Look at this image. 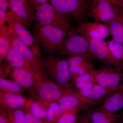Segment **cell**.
<instances>
[{"mask_svg":"<svg viewBox=\"0 0 123 123\" xmlns=\"http://www.w3.org/2000/svg\"><path fill=\"white\" fill-rule=\"evenodd\" d=\"M119 2V7L123 8V0H118Z\"/></svg>","mask_w":123,"mask_h":123,"instance_id":"f35d334b","label":"cell"},{"mask_svg":"<svg viewBox=\"0 0 123 123\" xmlns=\"http://www.w3.org/2000/svg\"><path fill=\"white\" fill-rule=\"evenodd\" d=\"M123 123V121L121 119H120L116 123Z\"/></svg>","mask_w":123,"mask_h":123,"instance_id":"ab89813d","label":"cell"},{"mask_svg":"<svg viewBox=\"0 0 123 123\" xmlns=\"http://www.w3.org/2000/svg\"><path fill=\"white\" fill-rule=\"evenodd\" d=\"M99 104L72 90L59 100L60 108L64 111L86 110Z\"/></svg>","mask_w":123,"mask_h":123,"instance_id":"ba28073f","label":"cell"},{"mask_svg":"<svg viewBox=\"0 0 123 123\" xmlns=\"http://www.w3.org/2000/svg\"><path fill=\"white\" fill-rule=\"evenodd\" d=\"M0 123H10L7 114L4 112H1L0 115Z\"/></svg>","mask_w":123,"mask_h":123,"instance_id":"d590c367","label":"cell"},{"mask_svg":"<svg viewBox=\"0 0 123 123\" xmlns=\"http://www.w3.org/2000/svg\"><path fill=\"white\" fill-rule=\"evenodd\" d=\"M36 22L42 25H50L68 31L74 29L70 16L61 12L51 4L40 6L35 11Z\"/></svg>","mask_w":123,"mask_h":123,"instance_id":"7a4b0ae2","label":"cell"},{"mask_svg":"<svg viewBox=\"0 0 123 123\" xmlns=\"http://www.w3.org/2000/svg\"><path fill=\"white\" fill-rule=\"evenodd\" d=\"M75 29L78 33L88 39H104L110 35V29L107 24L95 21L85 22Z\"/></svg>","mask_w":123,"mask_h":123,"instance_id":"7c38bea8","label":"cell"},{"mask_svg":"<svg viewBox=\"0 0 123 123\" xmlns=\"http://www.w3.org/2000/svg\"><path fill=\"white\" fill-rule=\"evenodd\" d=\"M8 15L7 12L0 9V26L4 25L8 19Z\"/></svg>","mask_w":123,"mask_h":123,"instance_id":"d6a6232c","label":"cell"},{"mask_svg":"<svg viewBox=\"0 0 123 123\" xmlns=\"http://www.w3.org/2000/svg\"><path fill=\"white\" fill-rule=\"evenodd\" d=\"M122 69L106 66L95 69L96 83L108 88H116L123 85Z\"/></svg>","mask_w":123,"mask_h":123,"instance_id":"30bf717a","label":"cell"},{"mask_svg":"<svg viewBox=\"0 0 123 123\" xmlns=\"http://www.w3.org/2000/svg\"><path fill=\"white\" fill-rule=\"evenodd\" d=\"M25 123H43V121L35 117L31 112L30 111L25 113Z\"/></svg>","mask_w":123,"mask_h":123,"instance_id":"1f68e13d","label":"cell"},{"mask_svg":"<svg viewBox=\"0 0 123 123\" xmlns=\"http://www.w3.org/2000/svg\"><path fill=\"white\" fill-rule=\"evenodd\" d=\"M64 112L60 108L59 104L52 103L49 107L47 117L43 123H56Z\"/></svg>","mask_w":123,"mask_h":123,"instance_id":"cb8c5ba5","label":"cell"},{"mask_svg":"<svg viewBox=\"0 0 123 123\" xmlns=\"http://www.w3.org/2000/svg\"><path fill=\"white\" fill-rule=\"evenodd\" d=\"M115 8L118 16L121 18L123 23V8L115 6Z\"/></svg>","mask_w":123,"mask_h":123,"instance_id":"8d00e7d4","label":"cell"},{"mask_svg":"<svg viewBox=\"0 0 123 123\" xmlns=\"http://www.w3.org/2000/svg\"><path fill=\"white\" fill-rule=\"evenodd\" d=\"M86 116L92 123H115L120 118L116 112L99 110L97 108L88 111Z\"/></svg>","mask_w":123,"mask_h":123,"instance_id":"ac0fdd59","label":"cell"},{"mask_svg":"<svg viewBox=\"0 0 123 123\" xmlns=\"http://www.w3.org/2000/svg\"><path fill=\"white\" fill-rule=\"evenodd\" d=\"M7 115L10 123H25V113L22 110L9 111Z\"/></svg>","mask_w":123,"mask_h":123,"instance_id":"83f0119b","label":"cell"},{"mask_svg":"<svg viewBox=\"0 0 123 123\" xmlns=\"http://www.w3.org/2000/svg\"><path fill=\"white\" fill-rule=\"evenodd\" d=\"M1 97L3 103L10 109H17L24 105L25 103L23 97L16 94L4 93Z\"/></svg>","mask_w":123,"mask_h":123,"instance_id":"7402d4cb","label":"cell"},{"mask_svg":"<svg viewBox=\"0 0 123 123\" xmlns=\"http://www.w3.org/2000/svg\"><path fill=\"white\" fill-rule=\"evenodd\" d=\"M89 17L94 21L108 24L118 18L115 5L107 0H98L91 2Z\"/></svg>","mask_w":123,"mask_h":123,"instance_id":"8992f818","label":"cell"},{"mask_svg":"<svg viewBox=\"0 0 123 123\" xmlns=\"http://www.w3.org/2000/svg\"><path fill=\"white\" fill-rule=\"evenodd\" d=\"M96 84L93 82L91 81L75 82L76 87L79 91H84L89 90Z\"/></svg>","mask_w":123,"mask_h":123,"instance_id":"f546056e","label":"cell"},{"mask_svg":"<svg viewBox=\"0 0 123 123\" xmlns=\"http://www.w3.org/2000/svg\"><path fill=\"white\" fill-rule=\"evenodd\" d=\"M70 90L62 89L59 86L50 81L43 82L38 89L39 97L42 99L49 101H57L68 93Z\"/></svg>","mask_w":123,"mask_h":123,"instance_id":"9a60e30c","label":"cell"},{"mask_svg":"<svg viewBox=\"0 0 123 123\" xmlns=\"http://www.w3.org/2000/svg\"><path fill=\"white\" fill-rule=\"evenodd\" d=\"M6 59L10 65L13 68L23 69L40 78L36 74L29 64L20 53L12 47H11L9 51Z\"/></svg>","mask_w":123,"mask_h":123,"instance_id":"44dd1931","label":"cell"},{"mask_svg":"<svg viewBox=\"0 0 123 123\" xmlns=\"http://www.w3.org/2000/svg\"><path fill=\"white\" fill-rule=\"evenodd\" d=\"M57 51L62 55L80 56L91 61L95 58L91 52L89 40L78 33L75 28L68 31Z\"/></svg>","mask_w":123,"mask_h":123,"instance_id":"3957f363","label":"cell"},{"mask_svg":"<svg viewBox=\"0 0 123 123\" xmlns=\"http://www.w3.org/2000/svg\"><path fill=\"white\" fill-rule=\"evenodd\" d=\"M120 119L123 121V111L121 113V115H120Z\"/></svg>","mask_w":123,"mask_h":123,"instance_id":"60d3db41","label":"cell"},{"mask_svg":"<svg viewBox=\"0 0 123 123\" xmlns=\"http://www.w3.org/2000/svg\"><path fill=\"white\" fill-rule=\"evenodd\" d=\"M83 0L88 1H94L98 0ZM107 0L111 3L112 5L116 6H119V3L118 0Z\"/></svg>","mask_w":123,"mask_h":123,"instance_id":"74e56055","label":"cell"},{"mask_svg":"<svg viewBox=\"0 0 123 123\" xmlns=\"http://www.w3.org/2000/svg\"><path fill=\"white\" fill-rule=\"evenodd\" d=\"M32 27L36 40L49 55H52L61 46L66 38L68 31L50 25H42L36 23Z\"/></svg>","mask_w":123,"mask_h":123,"instance_id":"6da1fadb","label":"cell"},{"mask_svg":"<svg viewBox=\"0 0 123 123\" xmlns=\"http://www.w3.org/2000/svg\"><path fill=\"white\" fill-rule=\"evenodd\" d=\"M40 60L43 67L54 75L58 85L68 89L71 75L66 60L49 55Z\"/></svg>","mask_w":123,"mask_h":123,"instance_id":"5b68a950","label":"cell"},{"mask_svg":"<svg viewBox=\"0 0 123 123\" xmlns=\"http://www.w3.org/2000/svg\"><path fill=\"white\" fill-rule=\"evenodd\" d=\"M0 87L4 93L16 94L22 91V87L15 81L0 78Z\"/></svg>","mask_w":123,"mask_h":123,"instance_id":"d4e9b609","label":"cell"},{"mask_svg":"<svg viewBox=\"0 0 123 123\" xmlns=\"http://www.w3.org/2000/svg\"><path fill=\"white\" fill-rule=\"evenodd\" d=\"M66 60L71 76L84 75L92 72L95 69L92 61L83 56L69 55Z\"/></svg>","mask_w":123,"mask_h":123,"instance_id":"4fadbf2b","label":"cell"},{"mask_svg":"<svg viewBox=\"0 0 123 123\" xmlns=\"http://www.w3.org/2000/svg\"><path fill=\"white\" fill-rule=\"evenodd\" d=\"M31 7L33 11H35L40 6L45 4H50V0H29Z\"/></svg>","mask_w":123,"mask_h":123,"instance_id":"4dcf8cb0","label":"cell"},{"mask_svg":"<svg viewBox=\"0 0 123 123\" xmlns=\"http://www.w3.org/2000/svg\"><path fill=\"white\" fill-rule=\"evenodd\" d=\"M48 109L38 103L34 102L31 105L30 111L34 116L43 123L47 117Z\"/></svg>","mask_w":123,"mask_h":123,"instance_id":"4316f807","label":"cell"},{"mask_svg":"<svg viewBox=\"0 0 123 123\" xmlns=\"http://www.w3.org/2000/svg\"><path fill=\"white\" fill-rule=\"evenodd\" d=\"M7 13L9 17L7 22L11 25L18 38L28 47L33 46L36 41L34 35L11 10Z\"/></svg>","mask_w":123,"mask_h":123,"instance_id":"5bb4252c","label":"cell"},{"mask_svg":"<svg viewBox=\"0 0 123 123\" xmlns=\"http://www.w3.org/2000/svg\"><path fill=\"white\" fill-rule=\"evenodd\" d=\"M12 75L15 81L22 87L30 88L34 84L35 77H38L32 73L22 68H13Z\"/></svg>","mask_w":123,"mask_h":123,"instance_id":"ffe728a7","label":"cell"},{"mask_svg":"<svg viewBox=\"0 0 123 123\" xmlns=\"http://www.w3.org/2000/svg\"><path fill=\"white\" fill-rule=\"evenodd\" d=\"M76 123H92L86 114H84L78 119Z\"/></svg>","mask_w":123,"mask_h":123,"instance_id":"e575fe53","label":"cell"},{"mask_svg":"<svg viewBox=\"0 0 123 123\" xmlns=\"http://www.w3.org/2000/svg\"><path fill=\"white\" fill-rule=\"evenodd\" d=\"M99 110L116 112L123 108V86L106 98L100 106Z\"/></svg>","mask_w":123,"mask_h":123,"instance_id":"e0dca14e","label":"cell"},{"mask_svg":"<svg viewBox=\"0 0 123 123\" xmlns=\"http://www.w3.org/2000/svg\"><path fill=\"white\" fill-rule=\"evenodd\" d=\"M78 112L75 111H64L56 123H76L78 119Z\"/></svg>","mask_w":123,"mask_h":123,"instance_id":"f1b7e54d","label":"cell"},{"mask_svg":"<svg viewBox=\"0 0 123 123\" xmlns=\"http://www.w3.org/2000/svg\"><path fill=\"white\" fill-rule=\"evenodd\" d=\"M123 86V85L116 88H108L96 84L89 90H78L77 92L89 99L101 104L106 98Z\"/></svg>","mask_w":123,"mask_h":123,"instance_id":"2e32d148","label":"cell"},{"mask_svg":"<svg viewBox=\"0 0 123 123\" xmlns=\"http://www.w3.org/2000/svg\"><path fill=\"white\" fill-rule=\"evenodd\" d=\"M88 39L89 42L91 52L95 59L99 60L106 66L123 70L120 63L112 55L107 42L101 39Z\"/></svg>","mask_w":123,"mask_h":123,"instance_id":"52a82bcc","label":"cell"},{"mask_svg":"<svg viewBox=\"0 0 123 123\" xmlns=\"http://www.w3.org/2000/svg\"><path fill=\"white\" fill-rule=\"evenodd\" d=\"M7 23L8 25L0 26V62L6 59L11 46V26Z\"/></svg>","mask_w":123,"mask_h":123,"instance_id":"d6986e66","label":"cell"},{"mask_svg":"<svg viewBox=\"0 0 123 123\" xmlns=\"http://www.w3.org/2000/svg\"><path fill=\"white\" fill-rule=\"evenodd\" d=\"M107 43L112 55L120 63L123 70V45L112 39L108 40Z\"/></svg>","mask_w":123,"mask_h":123,"instance_id":"484cf974","label":"cell"},{"mask_svg":"<svg viewBox=\"0 0 123 123\" xmlns=\"http://www.w3.org/2000/svg\"><path fill=\"white\" fill-rule=\"evenodd\" d=\"M8 9H10L8 0H0V9L5 12H8Z\"/></svg>","mask_w":123,"mask_h":123,"instance_id":"836d02e7","label":"cell"},{"mask_svg":"<svg viewBox=\"0 0 123 123\" xmlns=\"http://www.w3.org/2000/svg\"><path fill=\"white\" fill-rule=\"evenodd\" d=\"M10 26L12 35V47L15 48L20 53L36 74L38 76H41L43 73V66L41 60H38L34 52L18 38L11 25Z\"/></svg>","mask_w":123,"mask_h":123,"instance_id":"9c48e42d","label":"cell"},{"mask_svg":"<svg viewBox=\"0 0 123 123\" xmlns=\"http://www.w3.org/2000/svg\"><path fill=\"white\" fill-rule=\"evenodd\" d=\"M107 25L109 27L112 39L123 45V23L121 18L118 17Z\"/></svg>","mask_w":123,"mask_h":123,"instance_id":"603a6c76","label":"cell"},{"mask_svg":"<svg viewBox=\"0 0 123 123\" xmlns=\"http://www.w3.org/2000/svg\"><path fill=\"white\" fill-rule=\"evenodd\" d=\"M50 4L57 11L70 16L78 25L86 21L89 17L90 1L83 0H50Z\"/></svg>","mask_w":123,"mask_h":123,"instance_id":"277c9868","label":"cell"},{"mask_svg":"<svg viewBox=\"0 0 123 123\" xmlns=\"http://www.w3.org/2000/svg\"><path fill=\"white\" fill-rule=\"evenodd\" d=\"M10 10L26 26L32 28L36 22L35 11L29 0H8Z\"/></svg>","mask_w":123,"mask_h":123,"instance_id":"8fae6325","label":"cell"}]
</instances>
